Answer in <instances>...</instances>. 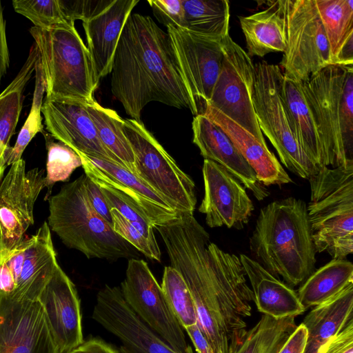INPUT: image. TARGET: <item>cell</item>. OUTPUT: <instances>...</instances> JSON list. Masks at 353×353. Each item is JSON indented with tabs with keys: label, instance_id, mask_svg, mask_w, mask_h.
Listing matches in <instances>:
<instances>
[{
	"label": "cell",
	"instance_id": "cell-17",
	"mask_svg": "<svg viewBox=\"0 0 353 353\" xmlns=\"http://www.w3.org/2000/svg\"><path fill=\"white\" fill-rule=\"evenodd\" d=\"M92 318L120 340V353H176L133 312L120 287L99 291Z\"/></svg>",
	"mask_w": 353,
	"mask_h": 353
},
{
	"label": "cell",
	"instance_id": "cell-20",
	"mask_svg": "<svg viewBox=\"0 0 353 353\" xmlns=\"http://www.w3.org/2000/svg\"><path fill=\"white\" fill-rule=\"evenodd\" d=\"M3 263L14 280V289L8 294L16 299L37 301L59 265L48 223L45 221L35 234L24 239Z\"/></svg>",
	"mask_w": 353,
	"mask_h": 353
},
{
	"label": "cell",
	"instance_id": "cell-9",
	"mask_svg": "<svg viewBox=\"0 0 353 353\" xmlns=\"http://www.w3.org/2000/svg\"><path fill=\"white\" fill-rule=\"evenodd\" d=\"M123 132L134 156L135 175L178 211L193 214L195 183L141 121L123 119Z\"/></svg>",
	"mask_w": 353,
	"mask_h": 353
},
{
	"label": "cell",
	"instance_id": "cell-21",
	"mask_svg": "<svg viewBox=\"0 0 353 353\" xmlns=\"http://www.w3.org/2000/svg\"><path fill=\"white\" fill-rule=\"evenodd\" d=\"M43 307L59 353L83 341L80 299L74 284L58 265L37 299Z\"/></svg>",
	"mask_w": 353,
	"mask_h": 353
},
{
	"label": "cell",
	"instance_id": "cell-10",
	"mask_svg": "<svg viewBox=\"0 0 353 353\" xmlns=\"http://www.w3.org/2000/svg\"><path fill=\"white\" fill-rule=\"evenodd\" d=\"M286 48L281 61L285 77L303 83L334 64L315 0H283Z\"/></svg>",
	"mask_w": 353,
	"mask_h": 353
},
{
	"label": "cell",
	"instance_id": "cell-46",
	"mask_svg": "<svg viewBox=\"0 0 353 353\" xmlns=\"http://www.w3.org/2000/svg\"><path fill=\"white\" fill-rule=\"evenodd\" d=\"M69 353H120L119 350L97 337H90Z\"/></svg>",
	"mask_w": 353,
	"mask_h": 353
},
{
	"label": "cell",
	"instance_id": "cell-45",
	"mask_svg": "<svg viewBox=\"0 0 353 353\" xmlns=\"http://www.w3.org/2000/svg\"><path fill=\"white\" fill-rule=\"evenodd\" d=\"M307 337V329L301 323L292 332L278 353H303Z\"/></svg>",
	"mask_w": 353,
	"mask_h": 353
},
{
	"label": "cell",
	"instance_id": "cell-31",
	"mask_svg": "<svg viewBox=\"0 0 353 353\" xmlns=\"http://www.w3.org/2000/svg\"><path fill=\"white\" fill-rule=\"evenodd\" d=\"M353 284V264L346 259H332L315 270L299 287L297 296L306 310L335 296Z\"/></svg>",
	"mask_w": 353,
	"mask_h": 353
},
{
	"label": "cell",
	"instance_id": "cell-2",
	"mask_svg": "<svg viewBox=\"0 0 353 353\" xmlns=\"http://www.w3.org/2000/svg\"><path fill=\"white\" fill-rule=\"evenodd\" d=\"M111 91L131 119L158 101L199 114L179 68L171 40L150 16L131 14L113 59Z\"/></svg>",
	"mask_w": 353,
	"mask_h": 353
},
{
	"label": "cell",
	"instance_id": "cell-26",
	"mask_svg": "<svg viewBox=\"0 0 353 353\" xmlns=\"http://www.w3.org/2000/svg\"><path fill=\"white\" fill-rule=\"evenodd\" d=\"M353 319V284L316 305L302 323L307 337L303 353H321L325 345Z\"/></svg>",
	"mask_w": 353,
	"mask_h": 353
},
{
	"label": "cell",
	"instance_id": "cell-18",
	"mask_svg": "<svg viewBox=\"0 0 353 353\" xmlns=\"http://www.w3.org/2000/svg\"><path fill=\"white\" fill-rule=\"evenodd\" d=\"M204 196L199 211L210 228L241 230L254 209L245 188L219 163L204 159L202 168Z\"/></svg>",
	"mask_w": 353,
	"mask_h": 353
},
{
	"label": "cell",
	"instance_id": "cell-28",
	"mask_svg": "<svg viewBox=\"0 0 353 353\" xmlns=\"http://www.w3.org/2000/svg\"><path fill=\"white\" fill-rule=\"evenodd\" d=\"M280 94L294 134L308 158L324 166V157L318 130L302 90V83L283 76Z\"/></svg>",
	"mask_w": 353,
	"mask_h": 353
},
{
	"label": "cell",
	"instance_id": "cell-35",
	"mask_svg": "<svg viewBox=\"0 0 353 353\" xmlns=\"http://www.w3.org/2000/svg\"><path fill=\"white\" fill-rule=\"evenodd\" d=\"M161 287L171 310L183 330L196 324L195 305L181 274L172 266H165Z\"/></svg>",
	"mask_w": 353,
	"mask_h": 353
},
{
	"label": "cell",
	"instance_id": "cell-16",
	"mask_svg": "<svg viewBox=\"0 0 353 353\" xmlns=\"http://www.w3.org/2000/svg\"><path fill=\"white\" fill-rule=\"evenodd\" d=\"M79 155L87 176L113 190L149 219L154 228L170 223L183 213L128 169L105 159Z\"/></svg>",
	"mask_w": 353,
	"mask_h": 353
},
{
	"label": "cell",
	"instance_id": "cell-47",
	"mask_svg": "<svg viewBox=\"0 0 353 353\" xmlns=\"http://www.w3.org/2000/svg\"><path fill=\"white\" fill-rule=\"evenodd\" d=\"M10 58L6 34V22L0 1V84L9 67Z\"/></svg>",
	"mask_w": 353,
	"mask_h": 353
},
{
	"label": "cell",
	"instance_id": "cell-36",
	"mask_svg": "<svg viewBox=\"0 0 353 353\" xmlns=\"http://www.w3.org/2000/svg\"><path fill=\"white\" fill-rule=\"evenodd\" d=\"M47 150L46 175L44 177L47 188L46 198L50 197L53 185L58 181H68L72 172L82 166L80 156L63 143L54 142L50 134L43 133Z\"/></svg>",
	"mask_w": 353,
	"mask_h": 353
},
{
	"label": "cell",
	"instance_id": "cell-33",
	"mask_svg": "<svg viewBox=\"0 0 353 353\" xmlns=\"http://www.w3.org/2000/svg\"><path fill=\"white\" fill-rule=\"evenodd\" d=\"M88 111L103 146L114 155L123 166L135 174L134 156L123 127V119L116 111L101 106L94 99L85 101Z\"/></svg>",
	"mask_w": 353,
	"mask_h": 353
},
{
	"label": "cell",
	"instance_id": "cell-48",
	"mask_svg": "<svg viewBox=\"0 0 353 353\" xmlns=\"http://www.w3.org/2000/svg\"><path fill=\"white\" fill-rule=\"evenodd\" d=\"M197 353H214L197 323L184 328Z\"/></svg>",
	"mask_w": 353,
	"mask_h": 353
},
{
	"label": "cell",
	"instance_id": "cell-12",
	"mask_svg": "<svg viewBox=\"0 0 353 353\" xmlns=\"http://www.w3.org/2000/svg\"><path fill=\"white\" fill-rule=\"evenodd\" d=\"M120 288L124 300L133 312L172 350L176 353H193L183 328L144 260L129 259Z\"/></svg>",
	"mask_w": 353,
	"mask_h": 353
},
{
	"label": "cell",
	"instance_id": "cell-22",
	"mask_svg": "<svg viewBox=\"0 0 353 353\" xmlns=\"http://www.w3.org/2000/svg\"><path fill=\"white\" fill-rule=\"evenodd\" d=\"M192 127L193 143L199 148L204 159L213 161L225 168L258 201L270 195L254 170L221 128L204 114L194 116Z\"/></svg>",
	"mask_w": 353,
	"mask_h": 353
},
{
	"label": "cell",
	"instance_id": "cell-15",
	"mask_svg": "<svg viewBox=\"0 0 353 353\" xmlns=\"http://www.w3.org/2000/svg\"><path fill=\"white\" fill-rule=\"evenodd\" d=\"M0 353H59L38 300L0 291Z\"/></svg>",
	"mask_w": 353,
	"mask_h": 353
},
{
	"label": "cell",
	"instance_id": "cell-29",
	"mask_svg": "<svg viewBox=\"0 0 353 353\" xmlns=\"http://www.w3.org/2000/svg\"><path fill=\"white\" fill-rule=\"evenodd\" d=\"M334 64L353 65V0H315Z\"/></svg>",
	"mask_w": 353,
	"mask_h": 353
},
{
	"label": "cell",
	"instance_id": "cell-25",
	"mask_svg": "<svg viewBox=\"0 0 353 353\" xmlns=\"http://www.w3.org/2000/svg\"><path fill=\"white\" fill-rule=\"evenodd\" d=\"M239 259L259 312L281 319L296 317L305 311L292 288L270 274L252 258L241 254Z\"/></svg>",
	"mask_w": 353,
	"mask_h": 353
},
{
	"label": "cell",
	"instance_id": "cell-42",
	"mask_svg": "<svg viewBox=\"0 0 353 353\" xmlns=\"http://www.w3.org/2000/svg\"><path fill=\"white\" fill-rule=\"evenodd\" d=\"M159 23L165 26L184 27V10L182 0L148 1Z\"/></svg>",
	"mask_w": 353,
	"mask_h": 353
},
{
	"label": "cell",
	"instance_id": "cell-1",
	"mask_svg": "<svg viewBox=\"0 0 353 353\" xmlns=\"http://www.w3.org/2000/svg\"><path fill=\"white\" fill-rule=\"evenodd\" d=\"M170 266L183 278L193 299L197 325L214 353H228L246 330L253 294L239 256L210 242L193 214L181 213L158 225Z\"/></svg>",
	"mask_w": 353,
	"mask_h": 353
},
{
	"label": "cell",
	"instance_id": "cell-11",
	"mask_svg": "<svg viewBox=\"0 0 353 353\" xmlns=\"http://www.w3.org/2000/svg\"><path fill=\"white\" fill-rule=\"evenodd\" d=\"M254 72L250 57L228 34L225 40L221 69L208 105L266 144L252 103Z\"/></svg>",
	"mask_w": 353,
	"mask_h": 353
},
{
	"label": "cell",
	"instance_id": "cell-43",
	"mask_svg": "<svg viewBox=\"0 0 353 353\" xmlns=\"http://www.w3.org/2000/svg\"><path fill=\"white\" fill-rule=\"evenodd\" d=\"M85 188L89 202L93 210L112 227V219L109 205L99 186L85 175Z\"/></svg>",
	"mask_w": 353,
	"mask_h": 353
},
{
	"label": "cell",
	"instance_id": "cell-24",
	"mask_svg": "<svg viewBox=\"0 0 353 353\" xmlns=\"http://www.w3.org/2000/svg\"><path fill=\"white\" fill-rule=\"evenodd\" d=\"M221 128L254 170L264 186L282 185L292 180L267 144L259 141L222 112L208 105L203 114Z\"/></svg>",
	"mask_w": 353,
	"mask_h": 353
},
{
	"label": "cell",
	"instance_id": "cell-40",
	"mask_svg": "<svg viewBox=\"0 0 353 353\" xmlns=\"http://www.w3.org/2000/svg\"><path fill=\"white\" fill-rule=\"evenodd\" d=\"M98 185V184H97ZM109 205L116 209L127 221H130L144 236L152 243H157L154 226L149 219L137 208L119 196L107 186L98 185Z\"/></svg>",
	"mask_w": 353,
	"mask_h": 353
},
{
	"label": "cell",
	"instance_id": "cell-3",
	"mask_svg": "<svg viewBox=\"0 0 353 353\" xmlns=\"http://www.w3.org/2000/svg\"><path fill=\"white\" fill-rule=\"evenodd\" d=\"M250 248L254 260L270 274L291 288L301 285L316 262L305 202L290 196L262 208Z\"/></svg>",
	"mask_w": 353,
	"mask_h": 353
},
{
	"label": "cell",
	"instance_id": "cell-27",
	"mask_svg": "<svg viewBox=\"0 0 353 353\" xmlns=\"http://www.w3.org/2000/svg\"><path fill=\"white\" fill-rule=\"evenodd\" d=\"M264 10L239 17L248 54L263 57L270 52H284L286 35L283 0L269 1Z\"/></svg>",
	"mask_w": 353,
	"mask_h": 353
},
{
	"label": "cell",
	"instance_id": "cell-4",
	"mask_svg": "<svg viewBox=\"0 0 353 353\" xmlns=\"http://www.w3.org/2000/svg\"><path fill=\"white\" fill-rule=\"evenodd\" d=\"M302 90L319 134L324 166L353 165V65L331 64Z\"/></svg>",
	"mask_w": 353,
	"mask_h": 353
},
{
	"label": "cell",
	"instance_id": "cell-44",
	"mask_svg": "<svg viewBox=\"0 0 353 353\" xmlns=\"http://www.w3.org/2000/svg\"><path fill=\"white\" fill-rule=\"evenodd\" d=\"M321 353H353V319L325 345Z\"/></svg>",
	"mask_w": 353,
	"mask_h": 353
},
{
	"label": "cell",
	"instance_id": "cell-41",
	"mask_svg": "<svg viewBox=\"0 0 353 353\" xmlns=\"http://www.w3.org/2000/svg\"><path fill=\"white\" fill-rule=\"evenodd\" d=\"M114 0H59L65 19L74 23L80 19L85 22L103 12Z\"/></svg>",
	"mask_w": 353,
	"mask_h": 353
},
{
	"label": "cell",
	"instance_id": "cell-38",
	"mask_svg": "<svg viewBox=\"0 0 353 353\" xmlns=\"http://www.w3.org/2000/svg\"><path fill=\"white\" fill-rule=\"evenodd\" d=\"M12 3L17 13L30 19L39 28L47 29L70 22L65 19L59 0H14Z\"/></svg>",
	"mask_w": 353,
	"mask_h": 353
},
{
	"label": "cell",
	"instance_id": "cell-8",
	"mask_svg": "<svg viewBox=\"0 0 353 353\" xmlns=\"http://www.w3.org/2000/svg\"><path fill=\"white\" fill-rule=\"evenodd\" d=\"M254 68L252 103L260 130L276 149L281 163L295 175L308 179L321 167L308 158L294 134L280 94L282 70L265 61L255 63Z\"/></svg>",
	"mask_w": 353,
	"mask_h": 353
},
{
	"label": "cell",
	"instance_id": "cell-5",
	"mask_svg": "<svg viewBox=\"0 0 353 353\" xmlns=\"http://www.w3.org/2000/svg\"><path fill=\"white\" fill-rule=\"evenodd\" d=\"M83 174L63 185L50 197L48 225L68 248L88 259L115 261L132 259L134 248L114 232L112 227L92 208L85 191Z\"/></svg>",
	"mask_w": 353,
	"mask_h": 353
},
{
	"label": "cell",
	"instance_id": "cell-34",
	"mask_svg": "<svg viewBox=\"0 0 353 353\" xmlns=\"http://www.w3.org/2000/svg\"><path fill=\"white\" fill-rule=\"evenodd\" d=\"M183 28L214 37L228 35L230 5L226 0H182Z\"/></svg>",
	"mask_w": 353,
	"mask_h": 353
},
{
	"label": "cell",
	"instance_id": "cell-13",
	"mask_svg": "<svg viewBox=\"0 0 353 353\" xmlns=\"http://www.w3.org/2000/svg\"><path fill=\"white\" fill-rule=\"evenodd\" d=\"M183 78L199 114L205 113L220 73L225 37H214L168 26Z\"/></svg>",
	"mask_w": 353,
	"mask_h": 353
},
{
	"label": "cell",
	"instance_id": "cell-37",
	"mask_svg": "<svg viewBox=\"0 0 353 353\" xmlns=\"http://www.w3.org/2000/svg\"><path fill=\"white\" fill-rule=\"evenodd\" d=\"M34 72L35 86L30 111L18 134L14 145L12 147L6 162V168L22 159L21 156L24 150L37 133L43 134L45 132L41 123V113L46 85L39 56L35 64Z\"/></svg>",
	"mask_w": 353,
	"mask_h": 353
},
{
	"label": "cell",
	"instance_id": "cell-14",
	"mask_svg": "<svg viewBox=\"0 0 353 353\" xmlns=\"http://www.w3.org/2000/svg\"><path fill=\"white\" fill-rule=\"evenodd\" d=\"M0 184V263L24 240L34 223V206L45 188L43 170H26L23 159L10 165Z\"/></svg>",
	"mask_w": 353,
	"mask_h": 353
},
{
	"label": "cell",
	"instance_id": "cell-49",
	"mask_svg": "<svg viewBox=\"0 0 353 353\" xmlns=\"http://www.w3.org/2000/svg\"><path fill=\"white\" fill-rule=\"evenodd\" d=\"M14 289V280L13 275L5 263L0 264V291L10 294Z\"/></svg>",
	"mask_w": 353,
	"mask_h": 353
},
{
	"label": "cell",
	"instance_id": "cell-19",
	"mask_svg": "<svg viewBox=\"0 0 353 353\" xmlns=\"http://www.w3.org/2000/svg\"><path fill=\"white\" fill-rule=\"evenodd\" d=\"M41 113L46 129L53 138L69 146L78 154L105 159L125 168L101 142L85 101L45 99Z\"/></svg>",
	"mask_w": 353,
	"mask_h": 353
},
{
	"label": "cell",
	"instance_id": "cell-39",
	"mask_svg": "<svg viewBox=\"0 0 353 353\" xmlns=\"http://www.w3.org/2000/svg\"><path fill=\"white\" fill-rule=\"evenodd\" d=\"M112 229L146 257L161 261V250L157 243H152L144 236L131 223L114 208H110Z\"/></svg>",
	"mask_w": 353,
	"mask_h": 353
},
{
	"label": "cell",
	"instance_id": "cell-23",
	"mask_svg": "<svg viewBox=\"0 0 353 353\" xmlns=\"http://www.w3.org/2000/svg\"><path fill=\"white\" fill-rule=\"evenodd\" d=\"M139 2L138 0H114L100 14L83 22L87 48L99 81L111 73L122 30Z\"/></svg>",
	"mask_w": 353,
	"mask_h": 353
},
{
	"label": "cell",
	"instance_id": "cell-32",
	"mask_svg": "<svg viewBox=\"0 0 353 353\" xmlns=\"http://www.w3.org/2000/svg\"><path fill=\"white\" fill-rule=\"evenodd\" d=\"M294 319L263 314L255 325L246 329L228 353H278L297 326Z\"/></svg>",
	"mask_w": 353,
	"mask_h": 353
},
{
	"label": "cell",
	"instance_id": "cell-30",
	"mask_svg": "<svg viewBox=\"0 0 353 353\" xmlns=\"http://www.w3.org/2000/svg\"><path fill=\"white\" fill-rule=\"evenodd\" d=\"M38 57V48L34 43L21 69L14 80L0 94V182L12 150L10 141L15 132L22 109L23 90L35 70Z\"/></svg>",
	"mask_w": 353,
	"mask_h": 353
},
{
	"label": "cell",
	"instance_id": "cell-7",
	"mask_svg": "<svg viewBox=\"0 0 353 353\" xmlns=\"http://www.w3.org/2000/svg\"><path fill=\"white\" fill-rule=\"evenodd\" d=\"M30 32L41 62L45 99H93L99 81L74 23L65 22L47 29L34 26Z\"/></svg>",
	"mask_w": 353,
	"mask_h": 353
},
{
	"label": "cell",
	"instance_id": "cell-6",
	"mask_svg": "<svg viewBox=\"0 0 353 353\" xmlns=\"http://www.w3.org/2000/svg\"><path fill=\"white\" fill-rule=\"evenodd\" d=\"M308 181L307 212L316 252L345 259L353 252V165L322 166Z\"/></svg>",
	"mask_w": 353,
	"mask_h": 353
}]
</instances>
